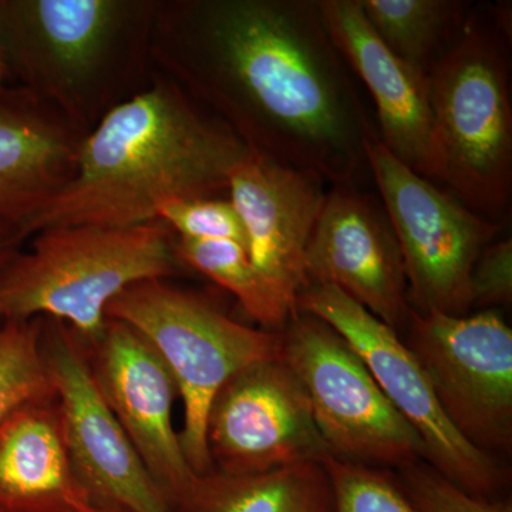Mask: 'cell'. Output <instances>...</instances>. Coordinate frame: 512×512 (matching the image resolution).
<instances>
[{
    "instance_id": "obj_1",
    "label": "cell",
    "mask_w": 512,
    "mask_h": 512,
    "mask_svg": "<svg viewBox=\"0 0 512 512\" xmlns=\"http://www.w3.org/2000/svg\"><path fill=\"white\" fill-rule=\"evenodd\" d=\"M151 64L266 158L356 185L379 140L318 0H163Z\"/></svg>"
},
{
    "instance_id": "obj_2",
    "label": "cell",
    "mask_w": 512,
    "mask_h": 512,
    "mask_svg": "<svg viewBox=\"0 0 512 512\" xmlns=\"http://www.w3.org/2000/svg\"><path fill=\"white\" fill-rule=\"evenodd\" d=\"M200 107L154 70L84 134L72 178L26 220L28 237L69 225L137 227L158 221L165 202L228 191L252 151Z\"/></svg>"
},
{
    "instance_id": "obj_3",
    "label": "cell",
    "mask_w": 512,
    "mask_h": 512,
    "mask_svg": "<svg viewBox=\"0 0 512 512\" xmlns=\"http://www.w3.org/2000/svg\"><path fill=\"white\" fill-rule=\"evenodd\" d=\"M160 0H0V67L89 133L153 74Z\"/></svg>"
},
{
    "instance_id": "obj_4",
    "label": "cell",
    "mask_w": 512,
    "mask_h": 512,
    "mask_svg": "<svg viewBox=\"0 0 512 512\" xmlns=\"http://www.w3.org/2000/svg\"><path fill=\"white\" fill-rule=\"evenodd\" d=\"M32 238L0 278V323L60 320L86 346L103 335L107 306L128 286L185 269L175 235L161 221L126 228L69 225Z\"/></svg>"
},
{
    "instance_id": "obj_5",
    "label": "cell",
    "mask_w": 512,
    "mask_h": 512,
    "mask_svg": "<svg viewBox=\"0 0 512 512\" xmlns=\"http://www.w3.org/2000/svg\"><path fill=\"white\" fill-rule=\"evenodd\" d=\"M510 10L473 8L429 73L444 185L491 218L507 210L512 194Z\"/></svg>"
},
{
    "instance_id": "obj_6",
    "label": "cell",
    "mask_w": 512,
    "mask_h": 512,
    "mask_svg": "<svg viewBox=\"0 0 512 512\" xmlns=\"http://www.w3.org/2000/svg\"><path fill=\"white\" fill-rule=\"evenodd\" d=\"M106 316L140 333L170 370L184 407L185 457L197 476L212 473L205 440L212 400L239 370L282 357V333L235 322L167 279L128 286L109 303Z\"/></svg>"
},
{
    "instance_id": "obj_7",
    "label": "cell",
    "mask_w": 512,
    "mask_h": 512,
    "mask_svg": "<svg viewBox=\"0 0 512 512\" xmlns=\"http://www.w3.org/2000/svg\"><path fill=\"white\" fill-rule=\"evenodd\" d=\"M281 333L282 357L302 384L332 456L382 470L424 461L419 434L340 333L303 311Z\"/></svg>"
},
{
    "instance_id": "obj_8",
    "label": "cell",
    "mask_w": 512,
    "mask_h": 512,
    "mask_svg": "<svg viewBox=\"0 0 512 512\" xmlns=\"http://www.w3.org/2000/svg\"><path fill=\"white\" fill-rule=\"evenodd\" d=\"M366 158L402 252L413 311L467 315L474 265L500 227L414 173L380 140Z\"/></svg>"
},
{
    "instance_id": "obj_9",
    "label": "cell",
    "mask_w": 512,
    "mask_h": 512,
    "mask_svg": "<svg viewBox=\"0 0 512 512\" xmlns=\"http://www.w3.org/2000/svg\"><path fill=\"white\" fill-rule=\"evenodd\" d=\"M298 311L332 326L355 349L384 396L423 441L424 463L477 497L493 498L507 473L491 454L468 443L447 419L433 387L399 333L332 285H309Z\"/></svg>"
},
{
    "instance_id": "obj_10",
    "label": "cell",
    "mask_w": 512,
    "mask_h": 512,
    "mask_svg": "<svg viewBox=\"0 0 512 512\" xmlns=\"http://www.w3.org/2000/svg\"><path fill=\"white\" fill-rule=\"evenodd\" d=\"M412 350L454 429L485 453L512 444V330L495 311L412 312Z\"/></svg>"
},
{
    "instance_id": "obj_11",
    "label": "cell",
    "mask_w": 512,
    "mask_h": 512,
    "mask_svg": "<svg viewBox=\"0 0 512 512\" xmlns=\"http://www.w3.org/2000/svg\"><path fill=\"white\" fill-rule=\"evenodd\" d=\"M205 440L214 471L231 477L332 456L284 357L245 367L224 383L208 410Z\"/></svg>"
},
{
    "instance_id": "obj_12",
    "label": "cell",
    "mask_w": 512,
    "mask_h": 512,
    "mask_svg": "<svg viewBox=\"0 0 512 512\" xmlns=\"http://www.w3.org/2000/svg\"><path fill=\"white\" fill-rule=\"evenodd\" d=\"M42 348L73 467L94 507L177 512L101 399L82 339L66 323L43 318Z\"/></svg>"
},
{
    "instance_id": "obj_13",
    "label": "cell",
    "mask_w": 512,
    "mask_h": 512,
    "mask_svg": "<svg viewBox=\"0 0 512 512\" xmlns=\"http://www.w3.org/2000/svg\"><path fill=\"white\" fill-rule=\"evenodd\" d=\"M84 348L101 399L177 511L200 476L175 431L180 392L170 370L147 340L120 320L107 319L103 335Z\"/></svg>"
},
{
    "instance_id": "obj_14",
    "label": "cell",
    "mask_w": 512,
    "mask_h": 512,
    "mask_svg": "<svg viewBox=\"0 0 512 512\" xmlns=\"http://www.w3.org/2000/svg\"><path fill=\"white\" fill-rule=\"evenodd\" d=\"M309 285H332L389 328L406 330L413 308L402 252L380 202L356 185H332L306 251Z\"/></svg>"
},
{
    "instance_id": "obj_15",
    "label": "cell",
    "mask_w": 512,
    "mask_h": 512,
    "mask_svg": "<svg viewBox=\"0 0 512 512\" xmlns=\"http://www.w3.org/2000/svg\"><path fill=\"white\" fill-rule=\"evenodd\" d=\"M318 175L252 151L229 177V200L252 265L276 301L295 315L308 286L306 251L326 194Z\"/></svg>"
},
{
    "instance_id": "obj_16",
    "label": "cell",
    "mask_w": 512,
    "mask_h": 512,
    "mask_svg": "<svg viewBox=\"0 0 512 512\" xmlns=\"http://www.w3.org/2000/svg\"><path fill=\"white\" fill-rule=\"evenodd\" d=\"M333 43L372 94L380 143L397 160L431 183L444 184L430 77L393 55L376 35L360 0H318Z\"/></svg>"
},
{
    "instance_id": "obj_17",
    "label": "cell",
    "mask_w": 512,
    "mask_h": 512,
    "mask_svg": "<svg viewBox=\"0 0 512 512\" xmlns=\"http://www.w3.org/2000/svg\"><path fill=\"white\" fill-rule=\"evenodd\" d=\"M84 134L22 87H0V212L25 225L69 183Z\"/></svg>"
},
{
    "instance_id": "obj_18",
    "label": "cell",
    "mask_w": 512,
    "mask_h": 512,
    "mask_svg": "<svg viewBox=\"0 0 512 512\" xmlns=\"http://www.w3.org/2000/svg\"><path fill=\"white\" fill-rule=\"evenodd\" d=\"M94 507L67 447L57 394L0 421V512H84Z\"/></svg>"
},
{
    "instance_id": "obj_19",
    "label": "cell",
    "mask_w": 512,
    "mask_h": 512,
    "mask_svg": "<svg viewBox=\"0 0 512 512\" xmlns=\"http://www.w3.org/2000/svg\"><path fill=\"white\" fill-rule=\"evenodd\" d=\"M177 512H333L323 463H302L259 476L212 471L197 478Z\"/></svg>"
},
{
    "instance_id": "obj_20",
    "label": "cell",
    "mask_w": 512,
    "mask_h": 512,
    "mask_svg": "<svg viewBox=\"0 0 512 512\" xmlns=\"http://www.w3.org/2000/svg\"><path fill=\"white\" fill-rule=\"evenodd\" d=\"M360 5L384 46L426 73L457 42L473 10L460 0H360Z\"/></svg>"
},
{
    "instance_id": "obj_21",
    "label": "cell",
    "mask_w": 512,
    "mask_h": 512,
    "mask_svg": "<svg viewBox=\"0 0 512 512\" xmlns=\"http://www.w3.org/2000/svg\"><path fill=\"white\" fill-rule=\"evenodd\" d=\"M174 245L185 269H194L228 289L262 329L281 332L292 318L266 288L244 245L228 239L178 237Z\"/></svg>"
},
{
    "instance_id": "obj_22",
    "label": "cell",
    "mask_w": 512,
    "mask_h": 512,
    "mask_svg": "<svg viewBox=\"0 0 512 512\" xmlns=\"http://www.w3.org/2000/svg\"><path fill=\"white\" fill-rule=\"evenodd\" d=\"M43 318L0 323V421L30 400L55 394L42 348Z\"/></svg>"
},
{
    "instance_id": "obj_23",
    "label": "cell",
    "mask_w": 512,
    "mask_h": 512,
    "mask_svg": "<svg viewBox=\"0 0 512 512\" xmlns=\"http://www.w3.org/2000/svg\"><path fill=\"white\" fill-rule=\"evenodd\" d=\"M333 512H421L389 471L335 456L323 461Z\"/></svg>"
},
{
    "instance_id": "obj_24",
    "label": "cell",
    "mask_w": 512,
    "mask_h": 512,
    "mask_svg": "<svg viewBox=\"0 0 512 512\" xmlns=\"http://www.w3.org/2000/svg\"><path fill=\"white\" fill-rule=\"evenodd\" d=\"M157 220L164 222L178 238L228 239L245 247L244 225L234 204L225 198H181L165 202L158 208Z\"/></svg>"
},
{
    "instance_id": "obj_25",
    "label": "cell",
    "mask_w": 512,
    "mask_h": 512,
    "mask_svg": "<svg viewBox=\"0 0 512 512\" xmlns=\"http://www.w3.org/2000/svg\"><path fill=\"white\" fill-rule=\"evenodd\" d=\"M399 474L403 490L421 512H512L510 501L468 494L424 461Z\"/></svg>"
},
{
    "instance_id": "obj_26",
    "label": "cell",
    "mask_w": 512,
    "mask_h": 512,
    "mask_svg": "<svg viewBox=\"0 0 512 512\" xmlns=\"http://www.w3.org/2000/svg\"><path fill=\"white\" fill-rule=\"evenodd\" d=\"M471 308L494 311L512 302V242H495L478 256L471 274Z\"/></svg>"
},
{
    "instance_id": "obj_27",
    "label": "cell",
    "mask_w": 512,
    "mask_h": 512,
    "mask_svg": "<svg viewBox=\"0 0 512 512\" xmlns=\"http://www.w3.org/2000/svg\"><path fill=\"white\" fill-rule=\"evenodd\" d=\"M29 237L22 222L0 212V278L23 252Z\"/></svg>"
},
{
    "instance_id": "obj_28",
    "label": "cell",
    "mask_w": 512,
    "mask_h": 512,
    "mask_svg": "<svg viewBox=\"0 0 512 512\" xmlns=\"http://www.w3.org/2000/svg\"><path fill=\"white\" fill-rule=\"evenodd\" d=\"M84 512H124V511L117 510V508L93 507L92 510L84 511Z\"/></svg>"
}]
</instances>
